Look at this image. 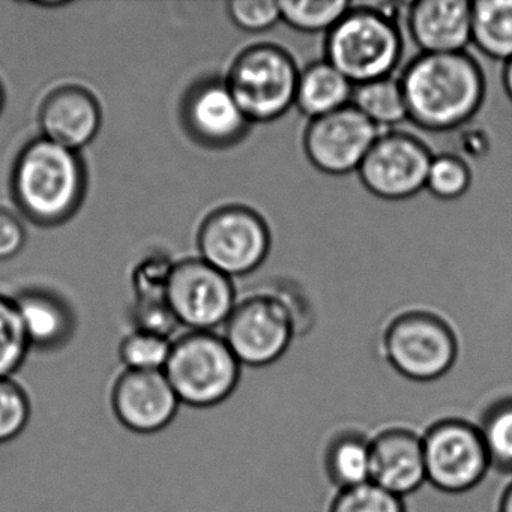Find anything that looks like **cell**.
<instances>
[{
  "instance_id": "cell-27",
  "label": "cell",
  "mask_w": 512,
  "mask_h": 512,
  "mask_svg": "<svg viewBox=\"0 0 512 512\" xmlns=\"http://www.w3.org/2000/svg\"><path fill=\"white\" fill-rule=\"evenodd\" d=\"M31 416V397L25 386L14 377H0V445L22 436Z\"/></svg>"
},
{
  "instance_id": "cell-12",
  "label": "cell",
  "mask_w": 512,
  "mask_h": 512,
  "mask_svg": "<svg viewBox=\"0 0 512 512\" xmlns=\"http://www.w3.org/2000/svg\"><path fill=\"white\" fill-rule=\"evenodd\" d=\"M431 157L422 143L406 134L380 136L359 167V176L374 196L403 200L425 188Z\"/></svg>"
},
{
  "instance_id": "cell-15",
  "label": "cell",
  "mask_w": 512,
  "mask_h": 512,
  "mask_svg": "<svg viewBox=\"0 0 512 512\" xmlns=\"http://www.w3.org/2000/svg\"><path fill=\"white\" fill-rule=\"evenodd\" d=\"M413 40L427 55L463 53L472 41V4L466 0H424L409 14Z\"/></svg>"
},
{
  "instance_id": "cell-4",
  "label": "cell",
  "mask_w": 512,
  "mask_h": 512,
  "mask_svg": "<svg viewBox=\"0 0 512 512\" xmlns=\"http://www.w3.org/2000/svg\"><path fill=\"white\" fill-rule=\"evenodd\" d=\"M328 62L350 83L362 85L385 79L397 67L401 41L397 29L382 13L349 11L329 31Z\"/></svg>"
},
{
  "instance_id": "cell-28",
  "label": "cell",
  "mask_w": 512,
  "mask_h": 512,
  "mask_svg": "<svg viewBox=\"0 0 512 512\" xmlns=\"http://www.w3.org/2000/svg\"><path fill=\"white\" fill-rule=\"evenodd\" d=\"M328 512H407L406 500L374 482L338 490Z\"/></svg>"
},
{
  "instance_id": "cell-8",
  "label": "cell",
  "mask_w": 512,
  "mask_h": 512,
  "mask_svg": "<svg viewBox=\"0 0 512 512\" xmlns=\"http://www.w3.org/2000/svg\"><path fill=\"white\" fill-rule=\"evenodd\" d=\"M295 337V322L277 299L254 298L236 305L223 338L242 367L268 368L281 361Z\"/></svg>"
},
{
  "instance_id": "cell-1",
  "label": "cell",
  "mask_w": 512,
  "mask_h": 512,
  "mask_svg": "<svg viewBox=\"0 0 512 512\" xmlns=\"http://www.w3.org/2000/svg\"><path fill=\"white\" fill-rule=\"evenodd\" d=\"M409 118L425 130L445 131L481 109L485 83L478 64L464 53L427 55L401 80Z\"/></svg>"
},
{
  "instance_id": "cell-24",
  "label": "cell",
  "mask_w": 512,
  "mask_h": 512,
  "mask_svg": "<svg viewBox=\"0 0 512 512\" xmlns=\"http://www.w3.org/2000/svg\"><path fill=\"white\" fill-rule=\"evenodd\" d=\"M281 20L290 28L302 32L331 31L350 11L352 5L346 0H310L292 2L280 0Z\"/></svg>"
},
{
  "instance_id": "cell-14",
  "label": "cell",
  "mask_w": 512,
  "mask_h": 512,
  "mask_svg": "<svg viewBox=\"0 0 512 512\" xmlns=\"http://www.w3.org/2000/svg\"><path fill=\"white\" fill-rule=\"evenodd\" d=\"M371 443V482L395 496H413L427 484L422 434L412 428L391 427Z\"/></svg>"
},
{
  "instance_id": "cell-9",
  "label": "cell",
  "mask_w": 512,
  "mask_h": 512,
  "mask_svg": "<svg viewBox=\"0 0 512 512\" xmlns=\"http://www.w3.org/2000/svg\"><path fill=\"white\" fill-rule=\"evenodd\" d=\"M269 248L265 220L250 209H220L206 218L199 232L202 260L229 278L253 272L265 262Z\"/></svg>"
},
{
  "instance_id": "cell-33",
  "label": "cell",
  "mask_w": 512,
  "mask_h": 512,
  "mask_svg": "<svg viewBox=\"0 0 512 512\" xmlns=\"http://www.w3.org/2000/svg\"><path fill=\"white\" fill-rule=\"evenodd\" d=\"M26 230L11 212L0 209V260L11 259L22 251Z\"/></svg>"
},
{
  "instance_id": "cell-32",
  "label": "cell",
  "mask_w": 512,
  "mask_h": 512,
  "mask_svg": "<svg viewBox=\"0 0 512 512\" xmlns=\"http://www.w3.org/2000/svg\"><path fill=\"white\" fill-rule=\"evenodd\" d=\"M173 265L163 254H154L143 260L134 271L133 283L137 299L166 298L167 283Z\"/></svg>"
},
{
  "instance_id": "cell-16",
  "label": "cell",
  "mask_w": 512,
  "mask_h": 512,
  "mask_svg": "<svg viewBox=\"0 0 512 512\" xmlns=\"http://www.w3.org/2000/svg\"><path fill=\"white\" fill-rule=\"evenodd\" d=\"M44 139L77 152L95 139L101 127L98 101L85 89L67 86L53 92L40 113Z\"/></svg>"
},
{
  "instance_id": "cell-29",
  "label": "cell",
  "mask_w": 512,
  "mask_h": 512,
  "mask_svg": "<svg viewBox=\"0 0 512 512\" xmlns=\"http://www.w3.org/2000/svg\"><path fill=\"white\" fill-rule=\"evenodd\" d=\"M469 166L454 155H437L431 160L425 188L437 199L454 200L470 187Z\"/></svg>"
},
{
  "instance_id": "cell-31",
  "label": "cell",
  "mask_w": 512,
  "mask_h": 512,
  "mask_svg": "<svg viewBox=\"0 0 512 512\" xmlns=\"http://www.w3.org/2000/svg\"><path fill=\"white\" fill-rule=\"evenodd\" d=\"M229 14L239 28L250 32L266 31L281 20L280 4L275 0H233Z\"/></svg>"
},
{
  "instance_id": "cell-23",
  "label": "cell",
  "mask_w": 512,
  "mask_h": 512,
  "mask_svg": "<svg viewBox=\"0 0 512 512\" xmlns=\"http://www.w3.org/2000/svg\"><path fill=\"white\" fill-rule=\"evenodd\" d=\"M491 467L512 473V398L494 403L478 424Z\"/></svg>"
},
{
  "instance_id": "cell-35",
  "label": "cell",
  "mask_w": 512,
  "mask_h": 512,
  "mask_svg": "<svg viewBox=\"0 0 512 512\" xmlns=\"http://www.w3.org/2000/svg\"><path fill=\"white\" fill-rule=\"evenodd\" d=\"M503 86H505L506 95L512 101V59L506 62L505 71H503Z\"/></svg>"
},
{
  "instance_id": "cell-17",
  "label": "cell",
  "mask_w": 512,
  "mask_h": 512,
  "mask_svg": "<svg viewBox=\"0 0 512 512\" xmlns=\"http://www.w3.org/2000/svg\"><path fill=\"white\" fill-rule=\"evenodd\" d=\"M185 121L191 133L206 145H230L247 130V116L224 83H206L188 97Z\"/></svg>"
},
{
  "instance_id": "cell-20",
  "label": "cell",
  "mask_w": 512,
  "mask_h": 512,
  "mask_svg": "<svg viewBox=\"0 0 512 512\" xmlns=\"http://www.w3.org/2000/svg\"><path fill=\"white\" fill-rule=\"evenodd\" d=\"M472 41L494 61L512 59V0H479L472 4Z\"/></svg>"
},
{
  "instance_id": "cell-34",
  "label": "cell",
  "mask_w": 512,
  "mask_h": 512,
  "mask_svg": "<svg viewBox=\"0 0 512 512\" xmlns=\"http://www.w3.org/2000/svg\"><path fill=\"white\" fill-rule=\"evenodd\" d=\"M497 512H512V482H509L505 490H503L499 506H497Z\"/></svg>"
},
{
  "instance_id": "cell-10",
  "label": "cell",
  "mask_w": 512,
  "mask_h": 512,
  "mask_svg": "<svg viewBox=\"0 0 512 512\" xmlns=\"http://www.w3.org/2000/svg\"><path fill=\"white\" fill-rule=\"evenodd\" d=\"M166 299L179 325L194 332H212L226 325L236 308L230 278L202 259L173 265Z\"/></svg>"
},
{
  "instance_id": "cell-3",
  "label": "cell",
  "mask_w": 512,
  "mask_h": 512,
  "mask_svg": "<svg viewBox=\"0 0 512 512\" xmlns=\"http://www.w3.org/2000/svg\"><path fill=\"white\" fill-rule=\"evenodd\" d=\"M242 368L223 337L191 331L172 341L163 371L181 404L211 409L235 394Z\"/></svg>"
},
{
  "instance_id": "cell-19",
  "label": "cell",
  "mask_w": 512,
  "mask_h": 512,
  "mask_svg": "<svg viewBox=\"0 0 512 512\" xmlns=\"http://www.w3.org/2000/svg\"><path fill=\"white\" fill-rule=\"evenodd\" d=\"M352 94V83L337 68L319 62L299 73L295 103L305 116L317 119L346 107Z\"/></svg>"
},
{
  "instance_id": "cell-25",
  "label": "cell",
  "mask_w": 512,
  "mask_h": 512,
  "mask_svg": "<svg viewBox=\"0 0 512 512\" xmlns=\"http://www.w3.org/2000/svg\"><path fill=\"white\" fill-rule=\"evenodd\" d=\"M29 350L16 302L0 296V377H14L25 364Z\"/></svg>"
},
{
  "instance_id": "cell-2",
  "label": "cell",
  "mask_w": 512,
  "mask_h": 512,
  "mask_svg": "<svg viewBox=\"0 0 512 512\" xmlns=\"http://www.w3.org/2000/svg\"><path fill=\"white\" fill-rule=\"evenodd\" d=\"M85 169L77 152L49 140L29 143L13 173L20 209L40 224H58L79 208L85 194Z\"/></svg>"
},
{
  "instance_id": "cell-22",
  "label": "cell",
  "mask_w": 512,
  "mask_h": 512,
  "mask_svg": "<svg viewBox=\"0 0 512 512\" xmlns=\"http://www.w3.org/2000/svg\"><path fill=\"white\" fill-rule=\"evenodd\" d=\"M353 107L377 127H391L409 118L401 83L385 77L353 89Z\"/></svg>"
},
{
  "instance_id": "cell-11",
  "label": "cell",
  "mask_w": 512,
  "mask_h": 512,
  "mask_svg": "<svg viewBox=\"0 0 512 512\" xmlns=\"http://www.w3.org/2000/svg\"><path fill=\"white\" fill-rule=\"evenodd\" d=\"M379 131L358 109L346 106L313 119L304 137L305 152L316 169L328 175H347L361 167L379 140Z\"/></svg>"
},
{
  "instance_id": "cell-26",
  "label": "cell",
  "mask_w": 512,
  "mask_h": 512,
  "mask_svg": "<svg viewBox=\"0 0 512 512\" xmlns=\"http://www.w3.org/2000/svg\"><path fill=\"white\" fill-rule=\"evenodd\" d=\"M172 341L158 335L134 331L122 340L119 359L124 370L163 371L169 359Z\"/></svg>"
},
{
  "instance_id": "cell-36",
  "label": "cell",
  "mask_w": 512,
  "mask_h": 512,
  "mask_svg": "<svg viewBox=\"0 0 512 512\" xmlns=\"http://www.w3.org/2000/svg\"><path fill=\"white\" fill-rule=\"evenodd\" d=\"M2 106H4V92H2V88H0V110H2Z\"/></svg>"
},
{
  "instance_id": "cell-7",
  "label": "cell",
  "mask_w": 512,
  "mask_h": 512,
  "mask_svg": "<svg viewBox=\"0 0 512 512\" xmlns=\"http://www.w3.org/2000/svg\"><path fill=\"white\" fill-rule=\"evenodd\" d=\"M298 80L295 64L283 50L260 46L235 62L226 85L248 121L271 122L295 103Z\"/></svg>"
},
{
  "instance_id": "cell-21",
  "label": "cell",
  "mask_w": 512,
  "mask_h": 512,
  "mask_svg": "<svg viewBox=\"0 0 512 512\" xmlns=\"http://www.w3.org/2000/svg\"><path fill=\"white\" fill-rule=\"evenodd\" d=\"M370 440L359 433H344L326 449L325 473L338 490L371 482Z\"/></svg>"
},
{
  "instance_id": "cell-13",
  "label": "cell",
  "mask_w": 512,
  "mask_h": 512,
  "mask_svg": "<svg viewBox=\"0 0 512 512\" xmlns=\"http://www.w3.org/2000/svg\"><path fill=\"white\" fill-rule=\"evenodd\" d=\"M110 406L127 430L155 434L172 424L182 404L164 371L124 370L113 380Z\"/></svg>"
},
{
  "instance_id": "cell-18",
  "label": "cell",
  "mask_w": 512,
  "mask_h": 512,
  "mask_svg": "<svg viewBox=\"0 0 512 512\" xmlns=\"http://www.w3.org/2000/svg\"><path fill=\"white\" fill-rule=\"evenodd\" d=\"M14 302L31 349L53 352L62 349L73 337V314L61 299L34 290L22 293Z\"/></svg>"
},
{
  "instance_id": "cell-5",
  "label": "cell",
  "mask_w": 512,
  "mask_h": 512,
  "mask_svg": "<svg viewBox=\"0 0 512 512\" xmlns=\"http://www.w3.org/2000/svg\"><path fill=\"white\" fill-rule=\"evenodd\" d=\"M383 356L389 367L415 383L442 379L454 367L458 343L442 319L428 313H406L383 335Z\"/></svg>"
},
{
  "instance_id": "cell-6",
  "label": "cell",
  "mask_w": 512,
  "mask_h": 512,
  "mask_svg": "<svg viewBox=\"0 0 512 512\" xmlns=\"http://www.w3.org/2000/svg\"><path fill=\"white\" fill-rule=\"evenodd\" d=\"M422 445L427 482L439 493H470L493 469L478 425L466 419L434 422L422 434Z\"/></svg>"
},
{
  "instance_id": "cell-30",
  "label": "cell",
  "mask_w": 512,
  "mask_h": 512,
  "mask_svg": "<svg viewBox=\"0 0 512 512\" xmlns=\"http://www.w3.org/2000/svg\"><path fill=\"white\" fill-rule=\"evenodd\" d=\"M136 331L146 334L158 335L169 338L179 326L178 319L173 314L166 298L161 299H137L133 311Z\"/></svg>"
}]
</instances>
